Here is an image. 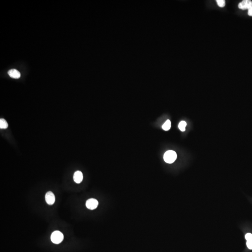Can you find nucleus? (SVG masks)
<instances>
[{
	"mask_svg": "<svg viewBox=\"0 0 252 252\" xmlns=\"http://www.w3.org/2000/svg\"><path fill=\"white\" fill-rule=\"evenodd\" d=\"M177 158L176 153L173 150H168L165 152L163 159L166 163H174Z\"/></svg>",
	"mask_w": 252,
	"mask_h": 252,
	"instance_id": "f257e3e1",
	"label": "nucleus"
},
{
	"mask_svg": "<svg viewBox=\"0 0 252 252\" xmlns=\"http://www.w3.org/2000/svg\"><path fill=\"white\" fill-rule=\"evenodd\" d=\"M51 239L53 243L58 244L63 241L64 235L63 233L59 231H55L51 235Z\"/></svg>",
	"mask_w": 252,
	"mask_h": 252,
	"instance_id": "f03ea898",
	"label": "nucleus"
},
{
	"mask_svg": "<svg viewBox=\"0 0 252 252\" xmlns=\"http://www.w3.org/2000/svg\"><path fill=\"white\" fill-rule=\"evenodd\" d=\"M99 202L96 199L90 198L86 202V206L90 210H94L98 207Z\"/></svg>",
	"mask_w": 252,
	"mask_h": 252,
	"instance_id": "7ed1b4c3",
	"label": "nucleus"
},
{
	"mask_svg": "<svg viewBox=\"0 0 252 252\" xmlns=\"http://www.w3.org/2000/svg\"><path fill=\"white\" fill-rule=\"evenodd\" d=\"M238 7L242 10L249 9L252 7V1L250 0H244L239 4Z\"/></svg>",
	"mask_w": 252,
	"mask_h": 252,
	"instance_id": "20e7f679",
	"label": "nucleus"
},
{
	"mask_svg": "<svg viewBox=\"0 0 252 252\" xmlns=\"http://www.w3.org/2000/svg\"><path fill=\"white\" fill-rule=\"evenodd\" d=\"M45 200L48 205H52L55 201V197L53 192H48L45 195Z\"/></svg>",
	"mask_w": 252,
	"mask_h": 252,
	"instance_id": "39448f33",
	"label": "nucleus"
},
{
	"mask_svg": "<svg viewBox=\"0 0 252 252\" xmlns=\"http://www.w3.org/2000/svg\"><path fill=\"white\" fill-rule=\"evenodd\" d=\"M83 176L81 171H77L75 172L73 176V179L74 182L77 184H79L82 181Z\"/></svg>",
	"mask_w": 252,
	"mask_h": 252,
	"instance_id": "423d86ee",
	"label": "nucleus"
},
{
	"mask_svg": "<svg viewBox=\"0 0 252 252\" xmlns=\"http://www.w3.org/2000/svg\"><path fill=\"white\" fill-rule=\"evenodd\" d=\"M8 74L10 77L12 78H20L21 77V73L18 70L16 69H11L8 71Z\"/></svg>",
	"mask_w": 252,
	"mask_h": 252,
	"instance_id": "0eeeda50",
	"label": "nucleus"
},
{
	"mask_svg": "<svg viewBox=\"0 0 252 252\" xmlns=\"http://www.w3.org/2000/svg\"><path fill=\"white\" fill-rule=\"evenodd\" d=\"M245 238L247 240V245L248 248L249 249H252V234L250 233H248L246 234L245 236Z\"/></svg>",
	"mask_w": 252,
	"mask_h": 252,
	"instance_id": "6e6552de",
	"label": "nucleus"
},
{
	"mask_svg": "<svg viewBox=\"0 0 252 252\" xmlns=\"http://www.w3.org/2000/svg\"><path fill=\"white\" fill-rule=\"evenodd\" d=\"M171 128V122L169 120L166 121V122L164 123V124L163 125V126H162L163 129L165 130V131H168V130H169Z\"/></svg>",
	"mask_w": 252,
	"mask_h": 252,
	"instance_id": "1a4fd4ad",
	"label": "nucleus"
},
{
	"mask_svg": "<svg viewBox=\"0 0 252 252\" xmlns=\"http://www.w3.org/2000/svg\"><path fill=\"white\" fill-rule=\"evenodd\" d=\"M8 124L4 119H0V128L1 129H6L8 128Z\"/></svg>",
	"mask_w": 252,
	"mask_h": 252,
	"instance_id": "9d476101",
	"label": "nucleus"
},
{
	"mask_svg": "<svg viewBox=\"0 0 252 252\" xmlns=\"http://www.w3.org/2000/svg\"><path fill=\"white\" fill-rule=\"evenodd\" d=\"M187 123L185 121H182L180 122L179 125V128L180 130L181 131H184L185 130V128H186Z\"/></svg>",
	"mask_w": 252,
	"mask_h": 252,
	"instance_id": "9b49d317",
	"label": "nucleus"
},
{
	"mask_svg": "<svg viewBox=\"0 0 252 252\" xmlns=\"http://www.w3.org/2000/svg\"><path fill=\"white\" fill-rule=\"evenodd\" d=\"M216 1H217V4L219 7L222 8V7L225 6L226 3H225V1H224V0H217Z\"/></svg>",
	"mask_w": 252,
	"mask_h": 252,
	"instance_id": "f8f14e48",
	"label": "nucleus"
},
{
	"mask_svg": "<svg viewBox=\"0 0 252 252\" xmlns=\"http://www.w3.org/2000/svg\"><path fill=\"white\" fill-rule=\"evenodd\" d=\"M248 14L249 16L252 17V7H251L250 9H249L248 11Z\"/></svg>",
	"mask_w": 252,
	"mask_h": 252,
	"instance_id": "ddd939ff",
	"label": "nucleus"
}]
</instances>
